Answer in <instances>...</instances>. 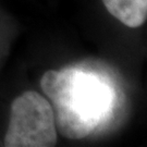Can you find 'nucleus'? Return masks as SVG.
I'll return each instance as SVG.
<instances>
[{
    "label": "nucleus",
    "mask_w": 147,
    "mask_h": 147,
    "mask_svg": "<svg viewBox=\"0 0 147 147\" xmlns=\"http://www.w3.org/2000/svg\"><path fill=\"white\" fill-rule=\"evenodd\" d=\"M107 11L131 28L142 26L147 19V0H102Z\"/></svg>",
    "instance_id": "7ed1b4c3"
},
{
    "label": "nucleus",
    "mask_w": 147,
    "mask_h": 147,
    "mask_svg": "<svg viewBox=\"0 0 147 147\" xmlns=\"http://www.w3.org/2000/svg\"><path fill=\"white\" fill-rule=\"evenodd\" d=\"M40 87L53 101L56 129L69 140H82L107 120L115 92L98 75L75 68L49 70Z\"/></svg>",
    "instance_id": "f257e3e1"
},
{
    "label": "nucleus",
    "mask_w": 147,
    "mask_h": 147,
    "mask_svg": "<svg viewBox=\"0 0 147 147\" xmlns=\"http://www.w3.org/2000/svg\"><path fill=\"white\" fill-rule=\"evenodd\" d=\"M57 129L50 102L35 90H26L11 105L5 147H53Z\"/></svg>",
    "instance_id": "f03ea898"
}]
</instances>
